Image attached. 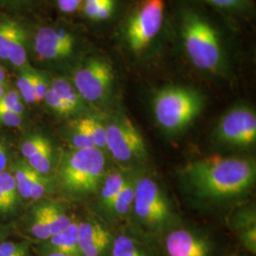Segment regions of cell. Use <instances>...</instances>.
<instances>
[{
  "label": "cell",
  "instance_id": "obj_14",
  "mask_svg": "<svg viewBox=\"0 0 256 256\" xmlns=\"http://www.w3.org/2000/svg\"><path fill=\"white\" fill-rule=\"evenodd\" d=\"M44 250L61 252L68 256H80L78 248V222L72 224L61 232L48 238Z\"/></svg>",
  "mask_w": 256,
  "mask_h": 256
},
{
  "label": "cell",
  "instance_id": "obj_7",
  "mask_svg": "<svg viewBox=\"0 0 256 256\" xmlns=\"http://www.w3.org/2000/svg\"><path fill=\"white\" fill-rule=\"evenodd\" d=\"M106 149L117 162L136 164L146 158V142L130 120L120 117L106 124Z\"/></svg>",
  "mask_w": 256,
  "mask_h": 256
},
{
  "label": "cell",
  "instance_id": "obj_27",
  "mask_svg": "<svg viewBox=\"0 0 256 256\" xmlns=\"http://www.w3.org/2000/svg\"><path fill=\"white\" fill-rule=\"evenodd\" d=\"M88 126H90V135H92L94 147L101 151L106 149V124L95 117H88Z\"/></svg>",
  "mask_w": 256,
  "mask_h": 256
},
{
  "label": "cell",
  "instance_id": "obj_25",
  "mask_svg": "<svg viewBox=\"0 0 256 256\" xmlns=\"http://www.w3.org/2000/svg\"><path fill=\"white\" fill-rule=\"evenodd\" d=\"M115 7L114 0H108L99 3L84 4V14L94 21H104L110 18Z\"/></svg>",
  "mask_w": 256,
  "mask_h": 256
},
{
  "label": "cell",
  "instance_id": "obj_24",
  "mask_svg": "<svg viewBox=\"0 0 256 256\" xmlns=\"http://www.w3.org/2000/svg\"><path fill=\"white\" fill-rule=\"evenodd\" d=\"M72 144L75 149L95 148L92 142L88 117L78 120L74 124Z\"/></svg>",
  "mask_w": 256,
  "mask_h": 256
},
{
  "label": "cell",
  "instance_id": "obj_3",
  "mask_svg": "<svg viewBox=\"0 0 256 256\" xmlns=\"http://www.w3.org/2000/svg\"><path fill=\"white\" fill-rule=\"evenodd\" d=\"M184 48L192 64L204 72H216L224 63L220 38L210 24L202 18L188 14L183 21Z\"/></svg>",
  "mask_w": 256,
  "mask_h": 256
},
{
  "label": "cell",
  "instance_id": "obj_13",
  "mask_svg": "<svg viewBox=\"0 0 256 256\" xmlns=\"http://www.w3.org/2000/svg\"><path fill=\"white\" fill-rule=\"evenodd\" d=\"M0 58L16 68L27 64L26 34L23 28L12 20L0 21Z\"/></svg>",
  "mask_w": 256,
  "mask_h": 256
},
{
  "label": "cell",
  "instance_id": "obj_12",
  "mask_svg": "<svg viewBox=\"0 0 256 256\" xmlns=\"http://www.w3.org/2000/svg\"><path fill=\"white\" fill-rule=\"evenodd\" d=\"M114 236L97 220L78 222V248L80 256H108Z\"/></svg>",
  "mask_w": 256,
  "mask_h": 256
},
{
  "label": "cell",
  "instance_id": "obj_22",
  "mask_svg": "<svg viewBox=\"0 0 256 256\" xmlns=\"http://www.w3.org/2000/svg\"><path fill=\"white\" fill-rule=\"evenodd\" d=\"M30 230L34 238L44 242L52 236L48 218L46 203L40 205L34 210Z\"/></svg>",
  "mask_w": 256,
  "mask_h": 256
},
{
  "label": "cell",
  "instance_id": "obj_15",
  "mask_svg": "<svg viewBox=\"0 0 256 256\" xmlns=\"http://www.w3.org/2000/svg\"><path fill=\"white\" fill-rule=\"evenodd\" d=\"M108 256H152L146 244L134 234H120L112 240Z\"/></svg>",
  "mask_w": 256,
  "mask_h": 256
},
{
  "label": "cell",
  "instance_id": "obj_23",
  "mask_svg": "<svg viewBox=\"0 0 256 256\" xmlns=\"http://www.w3.org/2000/svg\"><path fill=\"white\" fill-rule=\"evenodd\" d=\"M36 70L24 68L18 80V88L20 96L28 104L37 102L34 92Z\"/></svg>",
  "mask_w": 256,
  "mask_h": 256
},
{
  "label": "cell",
  "instance_id": "obj_28",
  "mask_svg": "<svg viewBox=\"0 0 256 256\" xmlns=\"http://www.w3.org/2000/svg\"><path fill=\"white\" fill-rule=\"evenodd\" d=\"M0 110H7L21 116L24 113L25 106L20 101L19 92L16 90L5 92L0 98Z\"/></svg>",
  "mask_w": 256,
  "mask_h": 256
},
{
  "label": "cell",
  "instance_id": "obj_20",
  "mask_svg": "<svg viewBox=\"0 0 256 256\" xmlns=\"http://www.w3.org/2000/svg\"><path fill=\"white\" fill-rule=\"evenodd\" d=\"M48 218L50 224V236H54L66 228H68L74 220H72L64 212V209L54 203H46Z\"/></svg>",
  "mask_w": 256,
  "mask_h": 256
},
{
  "label": "cell",
  "instance_id": "obj_9",
  "mask_svg": "<svg viewBox=\"0 0 256 256\" xmlns=\"http://www.w3.org/2000/svg\"><path fill=\"white\" fill-rule=\"evenodd\" d=\"M113 82V70L102 59H90L75 72L74 86L82 100L101 102L108 95Z\"/></svg>",
  "mask_w": 256,
  "mask_h": 256
},
{
  "label": "cell",
  "instance_id": "obj_40",
  "mask_svg": "<svg viewBox=\"0 0 256 256\" xmlns=\"http://www.w3.org/2000/svg\"><path fill=\"white\" fill-rule=\"evenodd\" d=\"M42 256H72L61 254V252H52V250H44Z\"/></svg>",
  "mask_w": 256,
  "mask_h": 256
},
{
  "label": "cell",
  "instance_id": "obj_18",
  "mask_svg": "<svg viewBox=\"0 0 256 256\" xmlns=\"http://www.w3.org/2000/svg\"><path fill=\"white\" fill-rule=\"evenodd\" d=\"M134 192H135V178H128L126 182L120 190L110 210L112 214H114L115 216L119 218H124L128 216L133 208Z\"/></svg>",
  "mask_w": 256,
  "mask_h": 256
},
{
  "label": "cell",
  "instance_id": "obj_42",
  "mask_svg": "<svg viewBox=\"0 0 256 256\" xmlns=\"http://www.w3.org/2000/svg\"><path fill=\"white\" fill-rule=\"evenodd\" d=\"M108 0H84V4H92V3H99V2H104Z\"/></svg>",
  "mask_w": 256,
  "mask_h": 256
},
{
  "label": "cell",
  "instance_id": "obj_37",
  "mask_svg": "<svg viewBox=\"0 0 256 256\" xmlns=\"http://www.w3.org/2000/svg\"><path fill=\"white\" fill-rule=\"evenodd\" d=\"M206 1L210 2V4L220 8L230 9L238 6L243 0H206Z\"/></svg>",
  "mask_w": 256,
  "mask_h": 256
},
{
  "label": "cell",
  "instance_id": "obj_35",
  "mask_svg": "<svg viewBox=\"0 0 256 256\" xmlns=\"http://www.w3.org/2000/svg\"><path fill=\"white\" fill-rule=\"evenodd\" d=\"M21 116L18 115L14 112L7 111V110H0V124L12 126V128H18L21 124Z\"/></svg>",
  "mask_w": 256,
  "mask_h": 256
},
{
  "label": "cell",
  "instance_id": "obj_11",
  "mask_svg": "<svg viewBox=\"0 0 256 256\" xmlns=\"http://www.w3.org/2000/svg\"><path fill=\"white\" fill-rule=\"evenodd\" d=\"M166 256H210L212 243L209 238L192 230H171L165 236Z\"/></svg>",
  "mask_w": 256,
  "mask_h": 256
},
{
  "label": "cell",
  "instance_id": "obj_36",
  "mask_svg": "<svg viewBox=\"0 0 256 256\" xmlns=\"http://www.w3.org/2000/svg\"><path fill=\"white\" fill-rule=\"evenodd\" d=\"M82 1V0H57V4L59 9L62 12L70 14L79 8Z\"/></svg>",
  "mask_w": 256,
  "mask_h": 256
},
{
  "label": "cell",
  "instance_id": "obj_26",
  "mask_svg": "<svg viewBox=\"0 0 256 256\" xmlns=\"http://www.w3.org/2000/svg\"><path fill=\"white\" fill-rule=\"evenodd\" d=\"M52 144L43 148L36 154L28 158V164L30 165L37 173L45 174L50 172L52 167Z\"/></svg>",
  "mask_w": 256,
  "mask_h": 256
},
{
  "label": "cell",
  "instance_id": "obj_43",
  "mask_svg": "<svg viewBox=\"0 0 256 256\" xmlns=\"http://www.w3.org/2000/svg\"><path fill=\"white\" fill-rule=\"evenodd\" d=\"M5 94V88L4 84H0V98Z\"/></svg>",
  "mask_w": 256,
  "mask_h": 256
},
{
  "label": "cell",
  "instance_id": "obj_33",
  "mask_svg": "<svg viewBox=\"0 0 256 256\" xmlns=\"http://www.w3.org/2000/svg\"><path fill=\"white\" fill-rule=\"evenodd\" d=\"M48 184V182L44 176V174H37L36 180H34V182L32 184V187H30V198L36 200L38 198H42L44 196V194L46 192Z\"/></svg>",
  "mask_w": 256,
  "mask_h": 256
},
{
  "label": "cell",
  "instance_id": "obj_29",
  "mask_svg": "<svg viewBox=\"0 0 256 256\" xmlns=\"http://www.w3.org/2000/svg\"><path fill=\"white\" fill-rule=\"evenodd\" d=\"M50 144V142L48 138L43 136L37 135V136H34V137L28 138L21 146V152L23 156L28 158L30 156L36 154L38 151L42 150L43 148H45Z\"/></svg>",
  "mask_w": 256,
  "mask_h": 256
},
{
  "label": "cell",
  "instance_id": "obj_6",
  "mask_svg": "<svg viewBox=\"0 0 256 256\" xmlns=\"http://www.w3.org/2000/svg\"><path fill=\"white\" fill-rule=\"evenodd\" d=\"M164 18V0H140L126 28L129 48L140 52L160 34Z\"/></svg>",
  "mask_w": 256,
  "mask_h": 256
},
{
  "label": "cell",
  "instance_id": "obj_1",
  "mask_svg": "<svg viewBox=\"0 0 256 256\" xmlns=\"http://www.w3.org/2000/svg\"><path fill=\"white\" fill-rule=\"evenodd\" d=\"M186 189L203 202H222L245 194L256 182V164L241 156H209L185 165Z\"/></svg>",
  "mask_w": 256,
  "mask_h": 256
},
{
  "label": "cell",
  "instance_id": "obj_4",
  "mask_svg": "<svg viewBox=\"0 0 256 256\" xmlns=\"http://www.w3.org/2000/svg\"><path fill=\"white\" fill-rule=\"evenodd\" d=\"M202 97L192 90L169 86L156 94L153 111L156 122L167 132L176 133L187 128L202 110Z\"/></svg>",
  "mask_w": 256,
  "mask_h": 256
},
{
  "label": "cell",
  "instance_id": "obj_2",
  "mask_svg": "<svg viewBox=\"0 0 256 256\" xmlns=\"http://www.w3.org/2000/svg\"><path fill=\"white\" fill-rule=\"evenodd\" d=\"M106 174V158L97 148L75 149L64 156L59 169V180L74 194L95 192Z\"/></svg>",
  "mask_w": 256,
  "mask_h": 256
},
{
  "label": "cell",
  "instance_id": "obj_31",
  "mask_svg": "<svg viewBox=\"0 0 256 256\" xmlns=\"http://www.w3.org/2000/svg\"><path fill=\"white\" fill-rule=\"evenodd\" d=\"M0 254L5 256H30L27 244L9 241L0 244Z\"/></svg>",
  "mask_w": 256,
  "mask_h": 256
},
{
  "label": "cell",
  "instance_id": "obj_44",
  "mask_svg": "<svg viewBox=\"0 0 256 256\" xmlns=\"http://www.w3.org/2000/svg\"><path fill=\"white\" fill-rule=\"evenodd\" d=\"M0 256H5V254H0Z\"/></svg>",
  "mask_w": 256,
  "mask_h": 256
},
{
  "label": "cell",
  "instance_id": "obj_34",
  "mask_svg": "<svg viewBox=\"0 0 256 256\" xmlns=\"http://www.w3.org/2000/svg\"><path fill=\"white\" fill-rule=\"evenodd\" d=\"M50 88V84L45 76L36 72L34 75V92L37 102L45 100L46 92Z\"/></svg>",
  "mask_w": 256,
  "mask_h": 256
},
{
  "label": "cell",
  "instance_id": "obj_21",
  "mask_svg": "<svg viewBox=\"0 0 256 256\" xmlns=\"http://www.w3.org/2000/svg\"><path fill=\"white\" fill-rule=\"evenodd\" d=\"M36 170H34L30 165L22 162L18 166L14 180L16 183V188L19 194L24 198H30V191L32 184L36 180L37 174Z\"/></svg>",
  "mask_w": 256,
  "mask_h": 256
},
{
  "label": "cell",
  "instance_id": "obj_39",
  "mask_svg": "<svg viewBox=\"0 0 256 256\" xmlns=\"http://www.w3.org/2000/svg\"><path fill=\"white\" fill-rule=\"evenodd\" d=\"M2 3L8 5V6H19V5H24L28 2H30V0H0Z\"/></svg>",
  "mask_w": 256,
  "mask_h": 256
},
{
  "label": "cell",
  "instance_id": "obj_8",
  "mask_svg": "<svg viewBox=\"0 0 256 256\" xmlns=\"http://www.w3.org/2000/svg\"><path fill=\"white\" fill-rule=\"evenodd\" d=\"M216 138L230 146H252L256 140L254 111L246 106H238L228 111L216 128Z\"/></svg>",
  "mask_w": 256,
  "mask_h": 256
},
{
  "label": "cell",
  "instance_id": "obj_41",
  "mask_svg": "<svg viewBox=\"0 0 256 256\" xmlns=\"http://www.w3.org/2000/svg\"><path fill=\"white\" fill-rule=\"evenodd\" d=\"M5 78H6L5 72H4V70L2 68H0V84H4Z\"/></svg>",
  "mask_w": 256,
  "mask_h": 256
},
{
  "label": "cell",
  "instance_id": "obj_19",
  "mask_svg": "<svg viewBox=\"0 0 256 256\" xmlns=\"http://www.w3.org/2000/svg\"><path fill=\"white\" fill-rule=\"evenodd\" d=\"M18 188L14 176L7 172L0 174V210L9 212L18 202Z\"/></svg>",
  "mask_w": 256,
  "mask_h": 256
},
{
  "label": "cell",
  "instance_id": "obj_30",
  "mask_svg": "<svg viewBox=\"0 0 256 256\" xmlns=\"http://www.w3.org/2000/svg\"><path fill=\"white\" fill-rule=\"evenodd\" d=\"M48 106L54 110L56 113L60 114V115H70L72 114L74 112L72 111V110L64 104L63 100L55 93L50 88H48V90L46 92V97H45V100Z\"/></svg>",
  "mask_w": 256,
  "mask_h": 256
},
{
  "label": "cell",
  "instance_id": "obj_32",
  "mask_svg": "<svg viewBox=\"0 0 256 256\" xmlns=\"http://www.w3.org/2000/svg\"><path fill=\"white\" fill-rule=\"evenodd\" d=\"M239 238L243 246L252 254L256 252V225L241 230Z\"/></svg>",
  "mask_w": 256,
  "mask_h": 256
},
{
  "label": "cell",
  "instance_id": "obj_16",
  "mask_svg": "<svg viewBox=\"0 0 256 256\" xmlns=\"http://www.w3.org/2000/svg\"><path fill=\"white\" fill-rule=\"evenodd\" d=\"M128 176L120 171H113L102 180L101 203L104 209L110 210L120 190L126 182Z\"/></svg>",
  "mask_w": 256,
  "mask_h": 256
},
{
  "label": "cell",
  "instance_id": "obj_10",
  "mask_svg": "<svg viewBox=\"0 0 256 256\" xmlns=\"http://www.w3.org/2000/svg\"><path fill=\"white\" fill-rule=\"evenodd\" d=\"M75 44L74 36L64 28L43 27L36 34L34 50L43 60H62L72 54Z\"/></svg>",
  "mask_w": 256,
  "mask_h": 256
},
{
  "label": "cell",
  "instance_id": "obj_5",
  "mask_svg": "<svg viewBox=\"0 0 256 256\" xmlns=\"http://www.w3.org/2000/svg\"><path fill=\"white\" fill-rule=\"evenodd\" d=\"M133 212L138 223L152 232H160L173 221L169 200L162 187L153 178H135Z\"/></svg>",
  "mask_w": 256,
  "mask_h": 256
},
{
  "label": "cell",
  "instance_id": "obj_17",
  "mask_svg": "<svg viewBox=\"0 0 256 256\" xmlns=\"http://www.w3.org/2000/svg\"><path fill=\"white\" fill-rule=\"evenodd\" d=\"M50 88L63 100L74 113L81 108L82 99L74 84L68 81L64 78H56L50 84Z\"/></svg>",
  "mask_w": 256,
  "mask_h": 256
},
{
  "label": "cell",
  "instance_id": "obj_38",
  "mask_svg": "<svg viewBox=\"0 0 256 256\" xmlns=\"http://www.w3.org/2000/svg\"><path fill=\"white\" fill-rule=\"evenodd\" d=\"M6 164H7V156H6V150L5 147L0 142V174L4 172L6 168Z\"/></svg>",
  "mask_w": 256,
  "mask_h": 256
}]
</instances>
